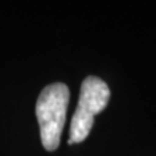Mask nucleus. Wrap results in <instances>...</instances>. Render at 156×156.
<instances>
[{
  "instance_id": "nucleus-1",
  "label": "nucleus",
  "mask_w": 156,
  "mask_h": 156,
  "mask_svg": "<svg viewBox=\"0 0 156 156\" xmlns=\"http://www.w3.org/2000/svg\"><path fill=\"white\" fill-rule=\"evenodd\" d=\"M69 98L68 86L60 82L46 86L38 96L35 113L42 144L47 151H55L60 144Z\"/></svg>"
},
{
  "instance_id": "nucleus-2",
  "label": "nucleus",
  "mask_w": 156,
  "mask_h": 156,
  "mask_svg": "<svg viewBox=\"0 0 156 156\" xmlns=\"http://www.w3.org/2000/svg\"><path fill=\"white\" fill-rule=\"evenodd\" d=\"M109 98V87L103 80L90 76L82 82L78 104L72 117L68 143H81L87 138L94 126V117L107 107Z\"/></svg>"
}]
</instances>
